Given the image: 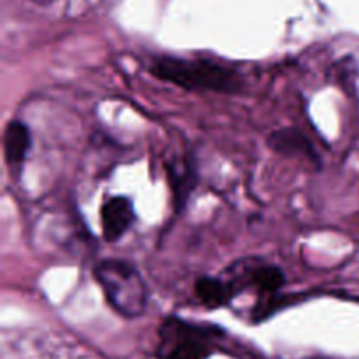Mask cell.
I'll use <instances>...</instances> for the list:
<instances>
[{"mask_svg": "<svg viewBox=\"0 0 359 359\" xmlns=\"http://www.w3.org/2000/svg\"><path fill=\"white\" fill-rule=\"evenodd\" d=\"M102 235L107 242H118L135 223V209L126 196H112L102 205Z\"/></svg>", "mask_w": 359, "mask_h": 359, "instance_id": "5b68a950", "label": "cell"}, {"mask_svg": "<svg viewBox=\"0 0 359 359\" xmlns=\"http://www.w3.org/2000/svg\"><path fill=\"white\" fill-rule=\"evenodd\" d=\"M269 146L273 151L283 154H298V156H305L314 160L316 163H319V158L316 154V149L312 147L311 140L307 139L305 133H302L297 128H283L273 132L269 137Z\"/></svg>", "mask_w": 359, "mask_h": 359, "instance_id": "52a82bcc", "label": "cell"}, {"mask_svg": "<svg viewBox=\"0 0 359 359\" xmlns=\"http://www.w3.org/2000/svg\"><path fill=\"white\" fill-rule=\"evenodd\" d=\"M151 72L161 81L189 91L238 93L244 86L241 74L205 58H175L160 56L153 62Z\"/></svg>", "mask_w": 359, "mask_h": 359, "instance_id": "6da1fadb", "label": "cell"}, {"mask_svg": "<svg viewBox=\"0 0 359 359\" xmlns=\"http://www.w3.org/2000/svg\"><path fill=\"white\" fill-rule=\"evenodd\" d=\"M223 332L179 318H167L158 332V359H207Z\"/></svg>", "mask_w": 359, "mask_h": 359, "instance_id": "3957f363", "label": "cell"}, {"mask_svg": "<svg viewBox=\"0 0 359 359\" xmlns=\"http://www.w3.org/2000/svg\"><path fill=\"white\" fill-rule=\"evenodd\" d=\"M32 149V135L28 126L20 119H13L4 132V158L14 179L20 177L28 153Z\"/></svg>", "mask_w": 359, "mask_h": 359, "instance_id": "8992f818", "label": "cell"}, {"mask_svg": "<svg viewBox=\"0 0 359 359\" xmlns=\"http://www.w3.org/2000/svg\"><path fill=\"white\" fill-rule=\"evenodd\" d=\"M195 293L209 309L223 307L237 297L230 280L223 277H200L195 284Z\"/></svg>", "mask_w": 359, "mask_h": 359, "instance_id": "ba28073f", "label": "cell"}, {"mask_svg": "<svg viewBox=\"0 0 359 359\" xmlns=\"http://www.w3.org/2000/svg\"><path fill=\"white\" fill-rule=\"evenodd\" d=\"M32 2L39 4V6H49V4L55 2V0H32Z\"/></svg>", "mask_w": 359, "mask_h": 359, "instance_id": "30bf717a", "label": "cell"}, {"mask_svg": "<svg viewBox=\"0 0 359 359\" xmlns=\"http://www.w3.org/2000/svg\"><path fill=\"white\" fill-rule=\"evenodd\" d=\"M304 359H337V358H330V356H309V358H304Z\"/></svg>", "mask_w": 359, "mask_h": 359, "instance_id": "8fae6325", "label": "cell"}, {"mask_svg": "<svg viewBox=\"0 0 359 359\" xmlns=\"http://www.w3.org/2000/svg\"><path fill=\"white\" fill-rule=\"evenodd\" d=\"M107 304L126 319H135L147 309V286L139 270L123 259H104L93 270Z\"/></svg>", "mask_w": 359, "mask_h": 359, "instance_id": "7a4b0ae2", "label": "cell"}, {"mask_svg": "<svg viewBox=\"0 0 359 359\" xmlns=\"http://www.w3.org/2000/svg\"><path fill=\"white\" fill-rule=\"evenodd\" d=\"M168 177H170L172 191H174L175 209H184L188 196L195 186V174H193L191 165L181 161V163L168 165Z\"/></svg>", "mask_w": 359, "mask_h": 359, "instance_id": "9c48e42d", "label": "cell"}, {"mask_svg": "<svg viewBox=\"0 0 359 359\" xmlns=\"http://www.w3.org/2000/svg\"><path fill=\"white\" fill-rule=\"evenodd\" d=\"M230 272L228 280L233 286L235 293L238 294L248 287H252L259 297L265 298V302L259 304V307H263V316H265L266 307L273 304V294L283 290V286L286 284V277L279 266L256 262V259L237 262Z\"/></svg>", "mask_w": 359, "mask_h": 359, "instance_id": "277c9868", "label": "cell"}]
</instances>
